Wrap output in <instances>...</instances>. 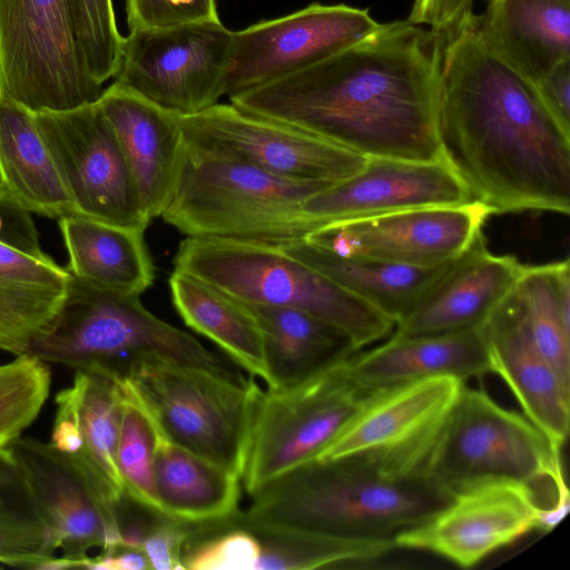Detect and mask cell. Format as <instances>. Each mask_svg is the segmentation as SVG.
<instances>
[{"instance_id": "6da1fadb", "label": "cell", "mask_w": 570, "mask_h": 570, "mask_svg": "<svg viewBox=\"0 0 570 570\" xmlns=\"http://www.w3.org/2000/svg\"><path fill=\"white\" fill-rule=\"evenodd\" d=\"M443 46L444 33L425 26L379 23L342 51L230 102L364 157L443 159L436 136Z\"/></svg>"}, {"instance_id": "7a4b0ae2", "label": "cell", "mask_w": 570, "mask_h": 570, "mask_svg": "<svg viewBox=\"0 0 570 570\" xmlns=\"http://www.w3.org/2000/svg\"><path fill=\"white\" fill-rule=\"evenodd\" d=\"M444 33L436 136L443 159L492 213H570V132L537 88L482 43L474 13Z\"/></svg>"}, {"instance_id": "3957f363", "label": "cell", "mask_w": 570, "mask_h": 570, "mask_svg": "<svg viewBox=\"0 0 570 570\" xmlns=\"http://www.w3.org/2000/svg\"><path fill=\"white\" fill-rule=\"evenodd\" d=\"M452 492L426 475H397L360 456L315 460L258 490L236 519L268 529L384 539L419 524Z\"/></svg>"}, {"instance_id": "277c9868", "label": "cell", "mask_w": 570, "mask_h": 570, "mask_svg": "<svg viewBox=\"0 0 570 570\" xmlns=\"http://www.w3.org/2000/svg\"><path fill=\"white\" fill-rule=\"evenodd\" d=\"M325 185L286 180L240 160L185 144L163 220L186 237L284 247L321 227L304 212Z\"/></svg>"}, {"instance_id": "5b68a950", "label": "cell", "mask_w": 570, "mask_h": 570, "mask_svg": "<svg viewBox=\"0 0 570 570\" xmlns=\"http://www.w3.org/2000/svg\"><path fill=\"white\" fill-rule=\"evenodd\" d=\"M26 354L117 380L150 358L233 367L193 335L149 312L139 295L97 287L72 275L58 314Z\"/></svg>"}, {"instance_id": "8992f818", "label": "cell", "mask_w": 570, "mask_h": 570, "mask_svg": "<svg viewBox=\"0 0 570 570\" xmlns=\"http://www.w3.org/2000/svg\"><path fill=\"white\" fill-rule=\"evenodd\" d=\"M120 381L160 435L242 480L263 391L254 376L150 358Z\"/></svg>"}, {"instance_id": "52a82bcc", "label": "cell", "mask_w": 570, "mask_h": 570, "mask_svg": "<svg viewBox=\"0 0 570 570\" xmlns=\"http://www.w3.org/2000/svg\"><path fill=\"white\" fill-rule=\"evenodd\" d=\"M174 268L247 304L294 307L344 331L357 351L387 338L395 323L282 247L186 237Z\"/></svg>"}, {"instance_id": "ba28073f", "label": "cell", "mask_w": 570, "mask_h": 570, "mask_svg": "<svg viewBox=\"0 0 570 570\" xmlns=\"http://www.w3.org/2000/svg\"><path fill=\"white\" fill-rule=\"evenodd\" d=\"M426 475L451 492L485 480L566 481L561 450L540 429L465 383L430 454Z\"/></svg>"}, {"instance_id": "9c48e42d", "label": "cell", "mask_w": 570, "mask_h": 570, "mask_svg": "<svg viewBox=\"0 0 570 570\" xmlns=\"http://www.w3.org/2000/svg\"><path fill=\"white\" fill-rule=\"evenodd\" d=\"M101 94L79 52L68 0H0V95L39 112L92 104Z\"/></svg>"}, {"instance_id": "30bf717a", "label": "cell", "mask_w": 570, "mask_h": 570, "mask_svg": "<svg viewBox=\"0 0 570 570\" xmlns=\"http://www.w3.org/2000/svg\"><path fill=\"white\" fill-rule=\"evenodd\" d=\"M345 360L294 385L262 391L242 476L250 497L315 461L353 415L365 393L346 375Z\"/></svg>"}, {"instance_id": "8fae6325", "label": "cell", "mask_w": 570, "mask_h": 570, "mask_svg": "<svg viewBox=\"0 0 570 570\" xmlns=\"http://www.w3.org/2000/svg\"><path fill=\"white\" fill-rule=\"evenodd\" d=\"M234 31L220 20L122 37L115 81L163 109L187 117L225 95Z\"/></svg>"}, {"instance_id": "7c38bea8", "label": "cell", "mask_w": 570, "mask_h": 570, "mask_svg": "<svg viewBox=\"0 0 570 570\" xmlns=\"http://www.w3.org/2000/svg\"><path fill=\"white\" fill-rule=\"evenodd\" d=\"M464 383L438 375L365 393L316 460L360 456L393 474L426 475L430 454Z\"/></svg>"}, {"instance_id": "4fadbf2b", "label": "cell", "mask_w": 570, "mask_h": 570, "mask_svg": "<svg viewBox=\"0 0 570 570\" xmlns=\"http://www.w3.org/2000/svg\"><path fill=\"white\" fill-rule=\"evenodd\" d=\"M78 215L146 232V215L115 130L98 101L35 112Z\"/></svg>"}, {"instance_id": "5bb4252c", "label": "cell", "mask_w": 570, "mask_h": 570, "mask_svg": "<svg viewBox=\"0 0 570 570\" xmlns=\"http://www.w3.org/2000/svg\"><path fill=\"white\" fill-rule=\"evenodd\" d=\"M184 141L276 177L330 186L358 173L366 157L297 127L215 104L180 117Z\"/></svg>"}, {"instance_id": "9a60e30c", "label": "cell", "mask_w": 570, "mask_h": 570, "mask_svg": "<svg viewBox=\"0 0 570 570\" xmlns=\"http://www.w3.org/2000/svg\"><path fill=\"white\" fill-rule=\"evenodd\" d=\"M542 507L532 485L485 480L461 487L424 521L393 537L397 549L428 552L472 568L537 531Z\"/></svg>"}, {"instance_id": "2e32d148", "label": "cell", "mask_w": 570, "mask_h": 570, "mask_svg": "<svg viewBox=\"0 0 570 570\" xmlns=\"http://www.w3.org/2000/svg\"><path fill=\"white\" fill-rule=\"evenodd\" d=\"M377 24L368 9L314 2L236 31L225 95L232 97L316 65Z\"/></svg>"}, {"instance_id": "e0dca14e", "label": "cell", "mask_w": 570, "mask_h": 570, "mask_svg": "<svg viewBox=\"0 0 570 570\" xmlns=\"http://www.w3.org/2000/svg\"><path fill=\"white\" fill-rule=\"evenodd\" d=\"M491 214L476 200L407 209L328 223L305 242L345 257L433 267L466 250Z\"/></svg>"}, {"instance_id": "ac0fdd59", "label": "cell", "mask_w": 570, "mask_h": 570, "mask_svg": "<svg viewBox=\"0 0 570 570\" xmlns=\"http://www.w3.org/2000/svg\"><path fill=\"white\" fill-rule=\"evenodd\" d=\"M70 277L42 250L32 214L0 188V350L26 354L58 314Z\"/></svg>"}, {"instance_id": "d6986e66", "label": "cell", "mask_w": 570, "mask_h": 570, "mask_svg": "<svg viewBox=\"0 0 570 570\" xmlns=\"http://www.w3.org/2000/svg\"><path fill=\"white\" fill-rule=\"evenodd\" d=\"M472 200L470 190L444 159L366 157L358 173L311 195L304 212L323 226L337 220L456 206Z\"/></svg>"}, {"instance_id": "ffe728a7", "label": "cell", "mask_w": 570, "mask_h": 570, "mask_svg": "<svg viewBox=\"0 0 570 570\" xmlns=\"http://www.w3.org/2000/svg\"><path fill=\"white\" fill-rule=\"evenodd\" d=\"M9 451L62 553L61 569L80 568L91 549L119 543L116 514L50 442L21 435Z\"/></svg>"}, {"instance_id": "44dd1931", "label": "cell", "mask_w": 570, "mask_h": 570, "mask_svg": "<svg viewBox=\"0 0 570 570\" xmlns=\"http://www.w3.org/2000/svg\"><path fill=\"white\" fill-rule=\"evenodd\" d=\"M122 402L120 380L98 372H75L72 384L56 395L49 441L115 514L124 495L117 468Z\"/></svg>"}, {"instance_id": "7402d4cb", "label": "cell", "mask_w": 570, "mask_h": 570, "mask_svg": "<svg viewBox=\"0 0 570 570\" xmlns=\"http://www.w3.org/2000/svg\"><path fill=\"white\" fill-rule=\"evenodd\" d=\"M97 101L115 130L146 215L160 217L181 167L180 117L116 81Z\"/></svg>"}, {"instance_id": "603a6c76", "label": "cell", "mask_w": 570, "mask_h": 570, "mask_svg": "<svg viewBox=\"0 0 570 570\" xmlns=\"http://www.w3.org/2000/svg\"><path fill=\"white\" fill-rule=\"evenodd\" d=\"M521 265L491 254L482 233L426 291L392 332L413 336L480 327L515 281Z\"/></svg>"}, {"instance_id": "cb8c5ba5", "label": "cell", "mask_w": 570, "mask_h": 570, "mask_svg": "<svg viewBox=\"0 0 570 570\" xmlns=\"http://www.w3.org/2000/svg\"><path fill=\"white\" fill-rule=\"evenodd\" d=\"M480 330L489 372L504 382L524 416L562 450L569 434L570 390L538 351L505 295Z\"/></svg>"}, {"instance_id": "d4e9b609", "label": "cell", "mask_w": 570, "mask_h": 570, "mask_svg": "<svg viewBox=\"0 0 570 570\" xmlns=\"http://www.w3.org/2000/svg\"><path fill=\"white\" fill-rule=\"evenodd\" d=\"M343 365L364 393L430 376L449 375L466 382L490 373L480 327L413 336L391 334L381 344L353 353Z\"/></svg>"}, {"instance_id": "484cf974", "label": "cell", "mask_w": 570, "mask_h": 570, "mask_svg": "<svg viewBox=\"0 0 570 570\" xmlns=\"http://www.w3.org/2000/svg\"><path fill=\"white\" fill-rule=\"evenodd\" d=\"M474 14L483 46L534 87L570 59V0H485Z\"/></svg>"}, {"instance_id": "4316f807", "label": "cell", "mask_w": 570, "mask_h": 570, "mask_svg": "<svg viewBox=\"0 0 570 570\" xmlns=\"http://www.w3.org/2000/svg\"><path fill=\"white\" fill-rule=\"evenodd\" d=\"M0 188L31 214L57 220L77 214L35 112L4 95H0Z\"/></svg>"}, {"instance_id": "83f0119b", "label": "cell", "mask_w": 570, "mask_h": 570, "mask_svg": "<svg viewBox=\"0 0 570 570\" xmlns=\"http://www.w3.org/2000/svg\"><path fill=\"white\" fill-rule=\"evenodd\" d=\"M68 255L66 268L90 285L141 295L155 281V267L145 232L125 228L78 214L58 220Z\"/></svg>"}, {"instance_id": "f1b7e54d", "label": "cell", "mask_w": 570, "mask_h": 570, "mask_svg": "<svg viewBox=\"0 0 570 570\" xmlns=\"http://www.w3.org/2000/svg\"><path fill=\"white\" fill-rule=\"evenodd\" d=\"M248 305L263 333L267 389L299 383L357 352L344 331L308 312Z\"/></svg>"}, {"instance_id": "f546056e", "label": "cell", "mask_w": 570, "mask_h": 570, "mask_svg": "<svg viewBox=\"0 0 570 570\" xmlns=\"http://www.w3.org/2000/svg\"><path fill=\"white\" fill-rule=\"evenodd\" d=\"M171 302L184 323L215 343L249 375L267 381L264 340L249 305L223 288L174 268Z\"/></svg>"}, {"instance_id": "4dcf8cb0", "label": "cell", "mask_w": 570, "mask_h": 570, "mask_svg": "<svg viewBox=\"0 0 570 570\" xmlns=\"http://www.w3.org/2000/svg\"><path fill=\"white\" fill-rule=\"evenodd\" d=\"M155 488L163 514L207 523L238 513L242 480L156 431Z\"/></svg>"}, {"instance_id": "1f68e13d", "label": "cell", "mask_w": 570, "mask_h": 570, "mask_svg": "<svg viewBox=\"0 0 570 570\" xmlns=\"http://www.w3.org/2000/svg\"><path fill=\"white\" fill-rule=\"evenodd\" d=\"M318 271L395 324L420 302L450 263L417 267L376 259L345 257L305 240L282 247Z\"/></svg>"}, {"instance_id": "d6a6232c", "label": "cell", "mask_w": 570, "mask_h": 570, "mask_svg": "<svg viewBox=\"0 0 570 570\" xmlns=\"http://www.w3.org/2000/svg\"><path fill=\"white\" fill-rule=\"evenodd\" d=\"M57 547L9 450L0 453V567L45 569Z\"/></svg>"}, {"instance_id": "836d02e7", "label": "cell", "mask_w": 570, "mask_h": 570, "mask_svg": "<svg viewBox=\"0 0 570 570\" xmlns=\"http://www.w3.org/2000/svg\"><path fill=\"white\" fill-rule=\"evenodd\" d=\"M47 363L27 354L0 364V453L35 422L49 397Z\"/></svg>"}, {"instance_id": "e575fe53", "label": "cell", "mask_w": 570, "mask_h": 570, "mask_svg": "<svg viewBox=\"0 0 570 570\" xmlns=\"http://www.w3.org/2000/svg\"><path fill=\"white\" fill-rule=\"evenodd\" d=\"M122 385V383H121ZM124 390L117 468L124 493L132 501L161 512L154 479L156 430L140 405Z\"/></svg>"}, {"instance_id": "d590c367", "label": "cell", "mask_w": 570, "mask_h": 570, "mask_svg": "<svg viewBox=\"0 0 570 570\" xmlns=\"http://www.w3.org/2000/svg\"><path fill=\"white\" fill-rule=\"evenodd\" d=\"M68 6L83 63L91 77L102 85L117 71L122 42L112 0H68Z\"/></svg>"}, {"instance_id": "8d00e7d4", "label": "cell", "mask_w": 570, "mask_h": 570, "mask_svg": "<svg viewBox=\"0 0 570 570\" xmlns=\"http://www.w3.org/2000/svg\"><path fill=\"white\" fill-rule=\"evenodd\" d=\"M129 31L219 20L216 0H126Z\"/></svg>"}, {"instance_id": "74e56055", "label": "cell", "mask_w": 570, "mask_h": 570, "mask_svg": "<svg viewBox=\"0 0 570 570\" xmlns=\"http://www.w3.org/2000/svg\"><path fill=\"white\" fill-rule=\"evenodd\" d=\"M194 524L167 515L160 518L141 546L151 569H183V550L193 532Z\"/></svg>"}, {"instance_id": "f35d334b", "label": "cell", "mask_w": 570, "mask_h": 570, "mask_svg": "<svg viewBox=\"0 0 570 570\" xmlns=\"http://www.w3.org/2000/svg\"><path fill=\"white\" fill-rule=\"evenodd\" d=\"M473 2L474 0H414L406 20L444 32L473 12Z\"/></svg>"}, {"instance_id": "ab89813d", "label": "cell", "mask_w": 570, "mask_h": 570, "mask_svg": "<svg viewBox=\"0 0 570 570\" xmlns=\"http://www.w3.org/2000/svg\"><path fill=\"white\" fill-rule=\"evenodd\" d=\"M535 88L550 112L570 132V59L557 65Z\"/></svg>"}]
</instances>
